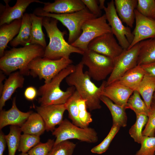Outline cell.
<instances>
[{"instance_id":"cell-1","label":"cell","mask_w":155,"mask_h":155,"mask_svg":"<svg viewBox=\"0 0 155 155\" xmlns=\"http://www.w3.org/2000/svg\"><path fill=\"white\" fill-rule=\"evenodd\" d=\"M84 65L81 61L78 64L74 71L65 78V81L69 86L75 87L81 97L86 101L87 108L92 111L101 108L100 98L106 81H103L99 87L97 86L91 81L87 71L84 72Z\"/></svg>"},{"instance_id":"cell-2","label":"cell","mask_w":155,"mask_h":155,"mask_svg":"<svg viewBox=\"0 0 155 155\" xmlns=\"http://www.w3.org/2000/svg\"><path fill=\"white\" fill-rule=\"evenodd\" d=\"M44 49L41 46L30 44L23 47H13L5 51L0 59V69L4 73L9 75L19 70L23 75H29L30 71L28 67L34 59L43 57Z\"/></svg>"},{"instance_id":"cell-3","label":"cell","mask_w":155,"mask_h":155,"mask_svg":"<svg viewBox=\"0 0 155 155\" xmlns=\"http://www.w3.org/2000/svg\"><path fill=\"white\" fill-rule=\"evenodd\" d=\"M43 17L42 26L49 39V43L44 49V57L52 60L62 58L68 59L72 53L83 54L84 52L66 41L64 38L66 32H62L58 28L57 20L49 17Z\"/></svg>"},{"instance_id":"cell-4","label":"cell","mask_w":155,"mask_h":155,"mask_svg":"<svg viewBox=\"0 0 155 155\" xmlns=\"http://www.w3.org/2000/svg\"><path fill=\"white\" fill-rule=\"evenodd\" d=\"M75 65L70 64L62 70L50 82L40 86L38 95L40 96L38 102L40 106L65 104L75 91L74 86H70L66 91L60 88L62 81L73 72Z\"/></svg>"},{"instance_id":"cell-5","label":"cell","mask_w":155,"mask_h":155,"mask_svg":"<svg viewBox=\"0 0 155 155\" xmlns=\"http://www.w3.org/2000/svg\"><path fill=\"white\" fill-rule=\"evenodd\" d=\"M33 13L37 16L53 18L61 22L69 30L68 42L70 44L81 35L83 24L88 20L97 18L86 7L81 10L67 14H56L46 12L41 8L36 9Z\"/></svg>"},{"instance_id":"cell-6","label":"cell","mask_w":155,"mask_h":155,"mask_svg":"<svg viewBox=\"0 0 155 155\" xmlns=\"http://www.w3.org/2000/svg\"><path fill=\"white\" fill-rule=\"evenodd\" d=\"M71 59L62 58L52 60L45 57L36 58L29 64L28 68L33 77L38 76L40 80H44L47 84L60 72L72 64Z\"/></svg>"},{"instance_id":"cell-7","label":"cell","mask_w":155,"mask_h":155,"mask_svg":"<svg viewBox=\"0 0 155 155\" xmlns=\"http://www.w3.org/2000/svg\"><path fill=\"white\" fill-rule=\"evenodd\" d=\"M52 134L56 138L54 145L71 139L89 143H96L98 140L97 133L94 129L80 127L66 119L63 120Z\"/></svg>"},{"instance_id":"cell-8","label":"cell","mask_w":155,"mask_h":155,"mask_svg":"<svg viewBox=\"0 0 155 155\" xmlns=\"http://www.w3.org/2000/svg\"><path fill=\"white\" fill-rule=\"evenodd\" d=\"M82 55L81 61L88 67L87 71L91 78L103 80L112 73L114 59L89 50Z\"/></svg>"},{"instance_id":"cell-9","label":"cell","mask_w":155,"mask_h":155,"mask_svg":"<svg viewBox=\"0 0 155 155\" xmlns=\"http://www.w3.org/2000/svg\"><path fill=\"white\" fill-rule=\"evenodd\" d=\"M107 21L105 14L87 20L82 26V32L80 36L71 44L84 52L87 51L88 45L92 40L103 34L112 32Z\"/></svg>"},{"instance_id":"cell-10","label":"cell","mask_w":155,"mask_h":155,"mask_svg":"<svg viewBox=\"0 0 155 155\" xmlns=\"http://www.w3.org/2000/svg\"><path fill=\"white\" fill-rule=\"evenodd\" d=\"M103 9L112 32L123 49H127L133 40L134 36L130 28L125 26L119 17L114 1L112 0L108 2L107 6H105Z\"/></svg>"},{"instance_id":"cell-11","label":"cell","mask_w":155,"mask_h":155,"mask_svg":"<svg viewBox=\"0 0 155 155\" xmlns=\"http://www.w3.org/2000/svg\"><path fill=\"white\" fill-rule=\"evenodd\" d=\"M139 42L131 48L124 50L114 59L113 70L106 81V86L116 81L125 73L137 65Z\"/></svg>"},{"instance_id":"cell-12","label":"cell","mask_w":155,"mask_h":155,"mask_svg":"<svg viewBox=\"0 0 155 155\" xmlns=\"http://www.w3.org/2000/svg\"><path fill=\"white\" fill-rule=\"evenodd\" d=\"M88 49L113 59L124 50L112 32L104 33L93 40L89 44Z\"/></svg>"},{"instance_id":"cell-13","label":"cell","mask_w":155,"mask_h":155,"mask_svg":"<svg viewBox=\"0 0 155 155\" xmlns=\"http://www.w3.org/2000/svg\"><path fill=\"white\" fill-rule=\"evenodd\" d=\"M135 14V26L132 32L133 39L127 49L142 40L155 38V20L142 15L136 9Z\"/></svg>"},{"instance_id":"cell-14","label":"cell","mask_w":155,"mask_h":155,"mask_svg":"<svg viewBox=\"0 0 155 155\" xmlns=\"http://www.w3.org/2000/svg\"><path fill=\"white\" fill-rule=\"evenodd\" d=\"M36 109L44 121L46 131L52 132L56 125H59L63 122L66 110L65 104L40 106H36Z\"/></svg>"},{"instance_id":"cell-15","label":"cell","mask_w":155,"mask_h":155,"mask_svg":"<svg viewBox=\"0 0 155 155\" xmlns=\"http://www.w3.org/2000/svg\"><path fill=\"white\" fill-rule=\"evenodd\" d=\"M4 1L5 5H0V26L22 19L27 8L31 3L35 2L44 3L38 0H17L15 4L11 7L9 4L10 0Z\"/></svg>"},{"instance_id":"cell-16","label":"cell","mask_w":155,"mask_h":155,"mask_svg":"<svg viewBox=\"0 0 155 155\" xmlns=\"http://www.w3.org/2000/svg\"><path fill=\"white\" fill-rule=\"evenodd\" d=\"M32 113V111L24 112L20 110L16 105V97H14L11 108L7 111H0V130L8 125L21 127Z\"/></svg>"},{"instance_id":"cell-17","label":"cell","mask_w":155,"mask_h":155,"mask_svg":"<svg viewBox=\"0 0 155 155\" xmlns=\"http://www.w3.org/2000/svg\"><path fill=\"white\" fill-rule=\"evenodd\" d=\"M44 4L43 11L56 14L71 13L86 7L82 0H55L54 2L44 3Z\"/></svg>"},{"instance_id":"cell-18","label":"cell","mask_w":155,"mask_h":155,"mask_svg":"<svg viewBox=\"0 0 155 155\" xmlns=\"http://www.w3.org/2000/svg\"><path fill=\"white\" fill-rule=\"evenodd\" d=\"M133 91L115 82L105 86L102 95L107 97L115 104L125 108L127 101Z\"/></svg>"},{"instance_id":"cell-19","label":"cell","mask_w":155,"mask_h":155,"mask_svg":"<svg viewBox=\"0 0 155 155\" xmlns=\"http://www.w3.org/2000/svg\"><path fill=\"white\" fill-rule=\"evenodd\" d=\"M137 0H115L114 4L117 13L121 20L127 26L132 28L135 20V11Z\"/></svg>"},{"instance_id":"cell-20","label":"cell","mask_w":155,"mask_h":155,"mask_svg":"<svg viewBox=\"0 0 155 155\" xmlns=\"http://www.w3.org/2000/svg\"><path fill=\"white\" fill-rule=\"evenodd\" d=\"M23 75L19 71L11 73L4 84L0 99V110H2L6 102L11 98L12 94L18 88H22L24 83Z\"/></svg>"},{"instance_id":"cell-21","label":"cell","mask_w":155,"mask_h":155,"mask_svg":"<svg viewBox=\"0 0 155 155\" xmlns=\"http://www.w3.org/2000/svg\"><path fill=\"white\" fill-rule=\"evenodd\" d=\"M22 18L14 20L9 24L0 26V57L3 55L8 43L18 34L22 24Z\"/></svg>"},{"instance_id":"cell-22","label":"cell","mask_w":155,"mask_h":155,"mask_svg":"<svg viewBox=\"0 0 155 155\" xmlns=\"http://www.w3.org/2000/svg\"><path fill=\"white\" fill-rule=\"evenodd\" d=\"M145 74L142 66L137 65L127 71L115 82L133 91L136 90Z\"/></svg>"},{"instance_id":"cell-23","label":"cell","mask_w":155,"mask_h":155,"mask_svg":"<svg viewBox=\"0 0 155 155\" xmlns=\"http://www.w3.org/2000/svg\"><path fill=\"white\" fill-rule=\"evenodd\" d=\"M32 24L30 14L24 13L22 18L21 27L17 36L10 42V45L15 47L19 45L25 46L30 44L31 39Z\"/></svg>"},{"instance_id":"cell-24","label":"cell","mask_w":155,"mask_h":155,"mask_svg":"<svg viewBox=\"0 0 155 155\" xmlns=\"http://www.w3.org/2000/svg\"><path fill=\"white\" fill-rule=\"evenodd\" d=\"M20 127L24 133L39 136L46 130L44 121L37 113L32 112Z\"/></svg>"},{"instance_id":"cell-25","label":"cell","mask_w":155,"mask_h":155,"mask_svg":"<svg viewBox=\"0 0 155 155\" xmlns=\"http://www.w3.org/2000/svg\"><path fill=\"white\" fill-rule=\"evenodd\" d=\"M137 65H142L155 61V38L139 42Z\"/></svg>"},{"instance_id":"cell-26","label":"cell","mask_w":155,"mask_h":155,"mask_svg":"<svg viewBox=\"0 0 155 155\" xmlns=\"http://www.w3.org/2000/svg\"><path fill=\"white\" fill-rule=\"evenodd\" d=\"M100 100L110 110L113 119V125H118L120 127L126 126L127 117L125 108L115 103L107 97L102 95Z\"/></svg>"},{"instance_id":"cell-27","label":"cell","mask_w":155,"mask_h":155,"mask_svg":"<svg viewBox=\"0 0 155 155\" xmlns=\"http://www.w3.org/2000/svg\"><path fill=\"white\" fill-rule=\"evenodd\" d=\"M29 14L32 24L30 44L39 45L45 49L47 45L45 35L42 29L43 17L37 16L34 13Z\"/></svg>"},{"instance_id":"cell-28","label":"cell","mask_w":155,"mask_h":155,"mask_svg":"<svg viewBox=\"0 0 155 155\" xmlns=\"http://www.w3.org/2000/svg\"><path fill=\"white\" fill-rule=\"evenodd\" d=\"M136 90L149 109L155 91V77L145 73Z\"/></svg>"},{"instance_id":"cell-29","label":"cell","mask_w":155,"mask_h":155,"mask_svg":"<svg viewBox=\"0 0 155 155\" xmlns=\"http://www.w3.org/2000/svg\"><path fill=\"white\" fill-rule=\"evenodd\" d=\"M80 97L76 90L65 104L68 113V117L72 123L75 125L81 128H84L81 123L79 117V110L77 104L78 99Z\"/></svg>"},{"instance_id":"cell-30","label":"cell","mask_w":155,"mask_h":155,"mask_svg":"<svg viewBox=\"0 0 155 155\" xmlns=\"http://www.w3.org/2000/svg\"><path fill=\"white\" fill-rule=\"evenodd\" d=\"M9 133L5 135L8 148V155H15L18 150L22 132L20 127L16 126L10 127Z\"/></svg>"},{"instance_id":"cell-31","label":"cell","mask_w":155,"mask_h":155,"mask_svg":"<svg viewBox=\"0 0 155 155\" xmlns=\"http://www.w3.org/2000/svg\"><path fill=\"white\" fill-rule=\"evenodd\" d=\"M133 94L128 99L125 108L133 111L136 115L143 113L147 115L149 109L145 102L141 99L140 95L137 90L134 91Z\"/></svg>"},{"instance_id":"cell-32","label":"cell","mask_w":155,"mask_h":155,"mask_svg":"<svg viewBox=\"0 0 155 155\" xmlns=\"http://www.w3.org/2000/svg\"><path fill=\"white\" fill-rule=\"evenodd\" d=\"M136 116V121L129 129V133L135 142L141 144L143 137L142 130L147 123L148 117L147 115L143 113Z\"/></svg>"},{"instance_id":"cell-33","label":"cell","mask_w":155,"mask_h":155,"mask_svg":"<svg viewBox=\"0 0 155 155\" xmlns=\"http://www.w3.org/2000/svg\"><path fill=\"white\" fill-rule=\"evenodd\" d=\"M120 128L118 125H113L106 136L100 144L93 147L91 150V152L98 154L105 152L108 149L111 142L119 131Z\"/></svg>"},{"instance_id":"cell-34","label":"cell","mask_w":155,"mask_h":155,"mask_svg":"<svg viewBox=\"0 0 155 155\" xmlns=\"http://www.w3.org/2000/svg\"><path fill=\"white\" fill-rule=\"evenodd\" d=\"M40 136L23 133L20 137L19 152L27 153L40 142Z\"/></svg>"},{"instance_id":"cell-35","label":"cell","mask_w":155,"mask_h":155,"mask_svg":"<svg viewBox=\"0 0 155 155\" xmlns=\"http://www.w3.org/2000/svg\"><path fill=\"white\" fill-rule=\"evenodd\" d=\"M76 145L69 140L54 145L48 155H72Z\"/></svg>"},{"instance_id":"cell-36","label":"cell","mask_w":155,"mask_h":155,"mask_svg":"<svg viewBox=\"0 0 155 155\" xmlns=\"http://www.w3.org/2000/svg\"><path fill=\"white\" fill-rule=\"evenodd\" d=\"M136 10L141 14L155 20V0H137Z\"/></svg>"},{"instance_id":"cell-37","label":"cell","mask_w":155,"mask_h":155,"mask_svg":"<svg viewBox=\"0 0 155 155\" xmlns=\"http://www.w3.org/2000/svg\"><path fill=\"white\" fill-rule=\"evenodd\" d=\"M148 121L143 131V136H155V99L153 98L151 102L148 115Z\"/></svg>"},{"instance_id":"cell-38","label":"cell","mask_w":155,"mask_h":155,"mask_svg":"<svg viewBox=\"0 0 155 155\" xmlns=\"http://www.w3.org/2000/svg\"><path fill=\"white\" fill-rule=\"evenodd\" d=\"M140 150L134 155H155V136H143Z\"/></svg>"},{"instance_id":"cell-39","label":"cell","mask_w":155,"mask_h":155,"mask_svg":"<svg viewBox=\"0 0 155 155\" xmlns=\"http://www.w3.org/2000/svg\"><path fill=\"white\" fill-rule=\"evenodd\" d=\"M77 104L80 121L84 128L88 127L92 121V119L91 114L87 110L86 101L80 96L78 100Z\"/></svg>"},{"instance_id":"cell-40","label":"cell","mask_w":155,"mask_h":155,"mask_svg":"<svg viewBox=\"0 0 155 155\" xmlns=\"http://www.w3.org/2000/svg\"><path fill=\"white\" fill-rule=\"evenodd\" d=\"M55 141L49 139L45 143L40 142L28 152L29 155H48L53 146Z\"/></svg>"},{"instance_id":"cell-41","label":"cell","mask_w":155,"mask_h":155,"mask_svg":"<svg viewBox=\"0 0 155 155\" xmlns=\"http://www.w3.org/2000/svg\"><path fill=\"white\" fill-rule=\"evenodd\" d=\"M90 12L97 18L102 16V11L96 0H82Z\"/></svg>"},{"instance_id":"cell-42","label":"cell","mask_w":155,"mask_h":155,"mask_svg":"<svg viewBox=\"0 0 155 155\" xmlns=\"http://www.w3.org/2000/svg\"><path fill=\"white\" fill-rule=\"evenodd\" d=\"M24 94L26 99L32 101L35 99L38 95V91L34 87L30 86L25 89Z\"/></svg>"},{"instance_id":"cell-43","label":"cell","mask_w":155,"mask_h":155,"mask_svg":"<svg viewBox=\"0 0 155 155\" xmlns=\"http://www.w3.org/2000/svg\"><path fill=\"white\" fill-rule=\"evenodd\" d=\"M141 66L145 73L155 77V61Z\"/></svg>"},{"instance_id":"cell-44","label":"cell","mask_w":155,"mask_h":155,"mask_svg":"<svg viewBox=\"0 0 155 155\" xmlns=\"http://www.w3.org/2000/svg\"><path fill=\"white\" fill-rule=\"evenodd\" d=\"M5 135L1 131L0 132V155H3L7 145Z\"/></svg>"},{"instance_id":"cell-45","label":"cell","mask_w":155,"mask_h":155,"mask_svg":"<svg viewBox=\"0 0 155 155\" xmlns=\"http://www.w3.org/2000/svg\"><path fill=\"white\" fill-rule=\"evenodd\" d=\"M3 73L0 71V95L1 96L3 90L4 84H3V81L5 78V76Z\"/></svg>"},{"instance_id":"cell-46","label":"cell","mask_w":155,"mask_h":155,"mask_svg":"<svg viewBox=\"0 0 155 155\" xmlns=\"http://www.w3.org/2000/svg\"><path fill=\"white\" fill-rule=\"evenodd\" d=\"M99 5V7L101 10L104 9L105 6L104 5L105 0H99L98 1Z\"/></svg>"},{"instance_id":"cell-47","label":"cell","mask_w":155,"mask_h":155,"mask_svg":"<svg viewBox=\"0 0 155 155\" xmlns=\"http://www.w3.org/2000/svg\"><path fill=\"white\" fill-rule=\"evenodd\" d=\"M19 155H29L27 153H21Z\"/></svg>"},{"instance_id":"cell-48","label":"cell","mask_w":155,"mask_h":155,"mask_svg":"<svg viewBox=\"0 0 155 155\" xmlns=\"http://www.w3.org/2000/svg\"><path fill=\"white\" fill-rule=\"evenodd\" d=\"M153 98L155 99V91L154 93Z\"/></svg>"}]
</instances>
